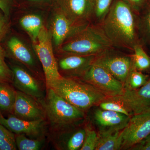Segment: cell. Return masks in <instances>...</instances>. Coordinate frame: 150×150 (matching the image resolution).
Returning a JSON list of instances; mask_svg holds the SVG:
<instances>
[{"mask_svg": "<svg viewBox=\"0 0 150 150\" xmlns=\"http://www.w3.org/2000/svg\"><path fill=\"white\" fill-rule=\"evenodd\" d=\"M86 135V129L77 130L67 138L59 137L55 140V146L59 149L80 150L83 144Z\"/></svg>", "mask_w": 150, "mask_h": 150, "instance_id": "ffe728a7", "label": "cell"}, {"mask_svg": "<svg viewBox=\"0 0 150 150\" xmlns=\"http://www.w3.org/2000/svg\"><path fill=\"white\" fill-rule=\"evenodd\" d=\"M81 78L106 97L121 95L125 88L124 85L107 70L94 63L86 70Z\"/></svg>", "mask_w": 150, "mask_h": 150, "instance_id": "8992f818", "label": "cell"}, {"mask_svg": "<svg viewBox=\"0 0 150 150\" xmlns=\"http://www.w3.org/2000/svg\"><path fill=\"white\" fill-rule=\"evenodd\" d=\"M130 149L137 150H150V141L143 140L142 142L138 143L134 146L131 147Z\"/></svg>", "mask_w": 150, "mask_h": 150, "instance_id": "d6a6232c", "label": "cell"}, {"mask_svg": "<svg viewBox=\"0 0 150 150\" xmlns=\"http://www.w3.org/2000/svg\"><path fill=\"white\" fill-rule=\"evenodd\" d=\"M6 52L0 45V81L12 83L13 74L5 61Z\"/></svg>", "mask_w": 150, "mask_h": 150, "instance_id": "f1b7e54d", "label": "cell"}, {"mask_svg": "<svg viewBox=\"0 0 150 150\" xmlns=\"http://www.w3.org/2000/svg\"><path fill=\"white\" fill-rule=\"evenodd\" d=\"M13 85L17 90L28 95L43 105L45 102V89L43 84L28 71L18 65H12Z\"/></svg>", "mask_w": 150, "mask_h": 150, "instance_id": "9c48e42d", "label": "cell"}, {"mask_svg": "<svg viewBox=\"0 0 150 150\" xmlns=\"http://www.w3.org/2000/svg\"><path fill=\"white\" fill-rule=\"evenodd\" d=\"M8 17L0 10V43L5 37L9 29Z\"/></svg>", "mask_w": 150, "mask_h": 150, "instance_id": "4dcf8cb0", "label": "cell"}, {"mask_svg": "<svg viewBox=\"0 0 150 150\" xmlns=\"http://www.w3.org/2000/svg\"><path fill=\"white\" fill-rule=\"evenodd\" d=\"M0 124L15 134H23L33 139L44 138L46 130L45 119L30 121L21 119L12 114L6 118L0 112Z\"/></svg>", "mask_w": 150, "mask_h": 150, "instance_id": "30bf717a", "label": "cell"}, {"mask_svg": "<svg viewBox=\"0 0 150 150\" xmlns=\"http://www.w3.org/2000/svg\"><path fill=\"white\" fill-rule=\"evenodd\" d=\"M12 114L21 119L30 121L43 120L46 118L43 105L34 98L18 90H16Z\"/></svg>", "mask_w": 150, "mask_h": 150, "instance_id": "8fae6325", "label": "cell"}, {"mask_svg": "<svg viewBox=\"0 0 150 150\" xmlns=\"http://www.w3.org/2000/svg\"><path fill=\"white\" fill-rule=\"evenodd\" d=\"M112 48L96 56L93 63L103 67L125 86L133 67L132 57L113 51Z\"/></svg>", "mask_w": 150, "mask_h": 150, "instance_id": "ba28073f", "label": "cell"}, {"mask_svg": "<svg viewBox=\"0 0 150 150\" xmlns=\"http://www.w3.org/2000/svg\"><path fill=\"white\" fill-rule=\"evenodd\" d=\"M13 0H0V10L8 17L10 13Z\"/></svg>", "mask_w": 150, "mask_h": 150, "instance_id": "1f68e13d", "label": "cell"}, {"mask_svg": "<svg viewBox=\"0 0 150 150\" xmlns=\"http://www.w3.org/2000/svg\"><path fill=\"white\" fill-rule=\"evenodd\" d=\"M138 28L142 38L150 44V4L140 18Z\"/></svg>", "mask_w": 150, "mask_h": 150, "instance_id": "83f0119b", "label": "cell"}, {"mask_svg": "<svg viewBox=\"0 0 150 150\" xmlns=\"http://www.w3.org/2000/svg\"><path fill=\"white\" fill-rule=\"evenodd\" d=\"M132 56L133 67L138 71H146L150 69V57L139 43L134 46Z\"/></svg>", "mask_w": 150, "mask_h": 150, "instance_id": "603a6c76", "label": "cell"}, {"mask_svg": "<svg viewBox=\"0 0 150 150\" xmlns=\"http://www.w3.org/2000/svg\"><path fill=\"white\" fill-rule=\"evenodd\" d=\"M148 79L147 76L132 67L125 86L132 89H137L144 85Z\"/></svg>", "mask_w": 150, "mask_h": 150, "instance_id": "4316f807", "label": "cell"}, {"mask_svg": "<svg viewBox=\"0 0 150 150\" xmlns=\"http://www.w3.org/2000/svg\"><path fill=\"white\" fill-rule=\"evenodd\" d=\"M15 134L0 124V150L17 149Z\"/></svg>", "mask_w": 150, "mask_h": 150, "instance_id": "484cf974", "label": "cell"}, {"mask_svg": "<svg viewBox=\"0 0 150 150\" xmlns=\"http://www.w3.org/2000/svg\"><path fill=\"white\" fill-rule=\"evenodd\" d=\"M121 149H130L150 134V109L134 114L121 131Z\"/></svg>", "mask_w": 150, "mask_h": 150, "instance_id": "52a82bcc", "label": "cell"}, {"mask_svg": "<svg viewBox=\"0 0 150 150\" xmlns=\"http://www.w3.org/2000/svg\"><path fill=\"white\" fill-rule=\"evenodd\" d=\"M11 83L0 81V112L12 114L16 95Z\"/></svg>", "mask_w": 150, "mask_h": 150, "instance_id": "d6986e66", "label": "cell"}, {"mask_svg": "<svg viewBox=\"0 0 150 150\" xmlns=\"http://www.w3.org/2000/svg\"><path fill=\"white\" fill-rule=\"evenodd\" d=\"M113 47L101 28L89 24L65 41L60 49L68 54L97 56Z\"/></svg>", "mask_w": 150, "mask_h": 150, "instance_id": "3957f363", "label": "cell"}, {"mask_svg": "<svg viewBox=\"0 0 150 150\" xmlns=\"http://www.w3.org/2000/svg\"><path fill=\"white\" fill-rule=\"evenodd\" d=\"M102 110H111L132 117L134 113L121 95L106 97L99 103Z\"/></svg>", "mask_w": 150, "mask_h": 150, "instance_id": "7402d4cb", "label": "cell"}, {"mask_svg": "<svg viewBox=\"0 0 150 150\" xmlns=\"http://www.w3.org/2000/svg\"><path fill=\"white\" fill-rule=\"evenodd\" d=\"M47 88H52L68 102L85 112L106 98L103 94L85 82L62 76Z\"/></svg>", "mask_w": 150, "mask_h": 150, "instance_id": "7a4b0ae2", "label": "cell"}, {"mask_svg": "<svg viewBox=\"0 0 150 150\" xmlns=\"http://www.w3.org/2000/svg\"><path fill=\"white\" fill-rule=\"evenodd\" d=\"M113 0H93V15L97 21L100 23L108 13Z\"/></svg>", "mask_w": 150, "mask_h": 150, "instance_id": "d4e9b609", "label": "cell"}, {"mask_svg": "<svg viewBox=\"0 0 150 150\" xmlns=\"http://www.w3.org/2000/svg\"><path fill=\"white\" fill-rule=\"evenodd\" d=\"M131 117L111 110L98 109L94 118L99 128V133L121 131L128 125Z\"/></svg>", "mask_w": 150, "mask_h": 150, "instance_id": "5bb4252c", "label": "cell"}, {"mask_svg": "<svg viewBox=\"0 0 150 150\" xmlns=\"http://www.w3.org/2000/svg\"><path fill=\"white\" fill-rule=\"evenodd\" d=\"M121 131L107 133H98L96 150L121 149Z\"/></svg>", "mask_w": 150, "mask_h": 150, "instance_id": "44dd1931", "label": "cell"}, {"mask_svg": "<svg viewBox=\"0 0 150 150\" xmlns=\"http://www.w3.org/2000/svg\"><path fill=\"white\" fill-rule=\"evenodd\" d=\"M89 24L76 23L67 18L63 13L56 9L52 19L51 33L55 46L60 48L65 41Z\"/></svg>", "mask_w": 150, "mask_h": 150, "instance_id": "7c38bea8", "label": "cell"}, {"mask_svg": "<svg viewBox=\"0 0 150 150\" xmlns=\"http://www.w3.org/2000/svg\"><path fill=\"white\" fill-rule=\"evenodd\" d=\"M30 3L32 4H40V3L43 2L47 0H28Z\"/></svg>", "mask_w": 150, "mask_h": 150, "instance_id": "e575fe53", "label": "cell"}, {"mask_svg": "<svg viewBox=\"0 0 150 150\" xmlns=\"http://www.w3.org/2000/svg\"><path fill=\"white\" fill-rule=\"evenodd\" d=\"M35 50L39 59L45 76L46 88L54 81L62 77L53 51V40L51 33L43 26L34 43Z\"/></svg>", "mask_w": 150, "mask_h": 150, "instance_id": "5b68a950", "label": "cell"}, {"mask_svg": "<svg viewBox=\"0 0 150 150\" xmlns=\"http://www.w3.org/2000/svg\"><path fill=\"white\" fill-rule=\"evenodd\" d=\"M96 56L69 54L57 61L59 73L70 76L81 77L94 62Z\"/></svg>", "mask_w": 150, "mask_h": 150, "instance_id": "9a60e30c", "label": "cell"}, {"mask_svg": "<svg viewBox=\"0 0 150 150\" xmlns=\"http://www.w3.org/2000/svg\"><path fill=\"white\" fill-rule=\"evenodd\" d=\"M11 56L16 61L31 69L36 66V60L32 52L20 39L15 36L11 37L7 42Z\"/></svg>", "mask_w": 150, "mask_h": 150, "instance_id": "e0dca14e", "label": "cell"}, {"mask_svg": "<svg viewBox=\"0 0 150 150\" xmlns=\"http://www.w3.org/2000/svg\"><path fill=\"white\" fill-rule=\"evenodd\" d=\"M145 141H150V134L149 135V136L147 137L146 139H145L144 140Z\"/></svg>", "mask_w": 150, "mask_h": 150, "instance_id": "d590c367", "label": "cell"}, {"mask_svg": "<svg viewBox=\"0 0 150 150\" xmlns=\"http://www.w3.org/2000/svg\"><path fill=\"white\" fill-rule=\"evenodd\" d=\"M17 148L19 150H38L43 146L44 138L33 139L23 134H15Z\"/></svg>", "mask_w": 150, "mask_h": 150, "instance_id": "cb8c5ba5", "label": "cell"}, {"mask_svg": "<svg viewBox=\"0 0 150 150\" xmlns=\"http://www.w3.org/2000/svg\"><path fill=\"white\" fill-rule=\"evenodd\" d=\"M56 9L76 23L89 22L93 18V0H55Z\"/></svg>", "mask_w": 150, "mask_h": 150, "instance_id": "4fadbf2b", "label": "cell"}, {"mask_svg": "<svg viewBox=\"0 0 150 150\" xmlns=\"http://www.w3.org/2000/svg\"><path fill=\"white\" fill-rule=\"evenodd\" d=\"M121 95L134 115L150 109V78L139 88L132 89L125 86Z\"/></svg>", "mask_w": 150, "mask_h": 150, "instance_id": "2e32d148", "label": "cell"}, {"mask_svg": "<svg viewBox=\"0 0 150 150\" xmlns=\"http://www.w3.org/2000/svg\"><path fill=\"white\" fill-rule=\"evenodd\" d=\"M21 26L27 32L33 43H36L38 37L43 27L41 17L35 14H28L20 19Z\"/></svg>", "mask_w": 150, "mask_h": 150, "instance_id": "ac0fdd59", "label": "cell"}, {"mask_svg": "<svg viewBox=\"0 0 150 150\" xmlns=\"http://www.w3.org/2000/svg\"><path fill=\"white\" fill-rule=\"evenodd\" d=\"M134 10H138L144 4L146 0H125Z\"/></svg>", "mask_w": 150, "mask_h": 150, "instance_id": "836d02e7", "label": "cell"}, {"mask_svg": "<svg viewBox=\"0 0 150 150\" xmlns=\"http://www.w3.org/2000/svg\"><path fill=\"white\" fill-rule=\"evenodd\" d=\"M43 106L46 117L56 129L67 127L84 118V112L68 102L51 88H46Z\"/></svg>", "mask_w": 150, "mask_h": 150, "instance_id": "277c9868", "label": "cell"}, {"mask_svg": "<svg viewBox=\"0 0 150 150\" xmlns=\"http://www.w3.org/2000/svg\"><path fill=\"white\" fill-rule=\"evenodd\" d=\"M134 9L125 0H113L101 28L112 46L132 50L138 44Z\"/></svg>", "mask_w": 150, "mask_h": 150, "instance_id": "6da1fadb", "label": "cell"}, {"mask_svg": "<svg viewBox=\"0 0 150 150\" xmlns=\"http://www.w3.org/2000/svg\"><path fill=\"white\" fill-rule=\"evenodd\" d=\"M98 139V134L94 130L89 128H86L85 138L80 150H95Z\"/></svg>", "mask_w": 150, "mask_h": 150, "instance_id": "f546056e", "label": "cell"}]
</instances>
